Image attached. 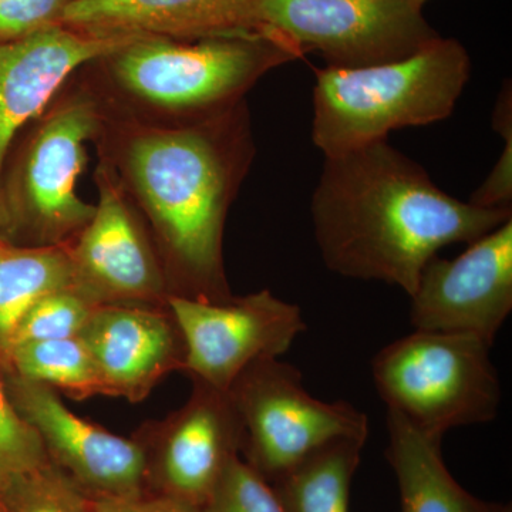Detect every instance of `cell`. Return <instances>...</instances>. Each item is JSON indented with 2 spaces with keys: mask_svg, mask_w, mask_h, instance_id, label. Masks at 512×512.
<instances>
[{
  "mask_svg": "<svg viewBox=\"0 0 512 512\" xmlns=\"http://www.w3.org/2000/svg\"><path fill=\"white\" fill-rule=\"evenodd\" d=\"M311 215L329 271L399 286L410 296L441 248L476 241L511 220L512 210L458 201L426 168L380 140L325 157Z\"/></svg>",
  "mask_w": 512,
  "mask_h": 512,
  "instance_id": "obj_1",
  "label": "cell"
},
{
  "mask_svg": "<svg viewBox=\"0 0 512 512\" xmlns=\"http://www.w3.org/2000/svg\"><path fill=\"white\" fill-rule=\"evenodd\" d=\"M120 141L119 180L150 224L171 296L224 301L229 207L255 148L244 101L187 124H137Z\"/></svg>",
  "mask_w": 512,
  "mask_h": 512,
  "instance_id": "obj_2",
  "label": "cell"
},
{
  "mask_svg": "<svg viewBox=\"0 0 512 512\" xmlns=\"http://www.w3.org/2000/svg\"><path fill=\"white\" fill-rule=\"evenodd\" d=\"M306 52L278 30L178 40L138 36L97 60L127 100L175 124L234 109L264 74Z\"/></svg>",
  "mask_w": 512,
  "mask_h": 512,
  "instance_id": "obj_3",
  "label": "cell"
},
{
  "mask_svg": "<svg viewBox=\"0 0 512 512\" xmlns=\"http://www.w3.org/2000/svg\"><path fill=\"white\" fill-rule=\"evenodd\" d=\"M315 74L312 141L329 157L446 120L470 80L471 59L458 40L440 37L399 62Z\"/></svg>",
  "mask_w": 512,
  "mask_h": 512,
  "instance_id": "obj_4",
  "label": "cell"
},
{
  "mask_svg": "<svg viewBox=\"0 0 512 512\" xmlns=\"http://www.w3.org/2000/svg\"><path fill=\"white\" fill-rule=\"evenodd\" d=\"M15 170L0 187L6 241L23 247H60L92 221L96 205L77 195L87 163V143L103 130V107L79 90L53 101L35 120Z\"/></svg>",
  "mask_w": 512,
  "mask_h": 512,
  "instance_id": "obj_5",
  "label": "cell"
},
{
  "mask_svg": "<svg viewBox=\"0 0 512 512\" xmlns=\"http://www.w3.org/2000/svg\"><path fill=\"white\" fill-rule=\"evenodd\" d=\"M490 350L476 336L414 329L373 357V382L387 410L443 439L498 416L501 383Z\"/></svg>",
  "mask_w": 512,
  "mask_h": 512,
  "instance_id": "obj_6",
  "label": "cell"
},
{
  "mask_svg": "<svg viewBox=\"0 0 512 512\" xmlns=\"http://www.w3.org/2000/svg\"><path fill=\"white\" fill-rule=\"evenodd\" d=\"M228 394L244 431L241 453L269 483L330 443L369 439L365 413L345 400L316 399L302 373L279 357L249 366Z\"/></svg>",
  "mask_w": 512,
  "mask_h": 512,
  "instance_id": "obj_7",
  "label": "cell"
},
{
  "mask_svg": "<svg viewBox=\"0 0 512 512\" xmlns=\"http://www.w3.org/2000/svg\"><path fill=\"white\" fill-rule=\"evenodd\" d=\"M256 23L342 70L399 62L441 37L417 0H256Z\"/></svg>",
  "mask_w": 512,
  "mask_h": 512,
  "instance_id": "obj_8",
  "label": "cell"
},
{
  "mask_svg": "<svg viewBox=\"0 0 512 512\" xmlns=\"http://www.w3.org/2000/svg\"><path fill=\"white\" fill-rule=\"evenodd\" d=\"M167 303L183 333V372L220 392L259 360L285 355L306 330L302 309L269 289L217 302L170 296Z\"/></svg>",
  "mask_w": 512,
  "mask_h": 512,
  "instance_id": "obj_9",
  "label": "cell"
},
{
  "mask_svg": "<svg viewBox=\"0 0 512 512\" xmlns=\"http://www.w3.org/2000/svg\"><path fill=\"white\" fill-rule=\"evenodd\" d=\"M92 221L67 245L73 288L101 305H168L170 285L150 231L107 161L96 171Z\"/></svg>",
  "mask_w": 512,
  "mask_h": 512,
  "instance_id": "obj_10",
  "label": "cell"
},
{
  "mask_svg": "<svg viewBox=\"0 0 512 512\" xmlns=\"http://www.w3.org/2000/svg\"><path fill=\"white\" fill-rule=\"evenodd\" d=\"M3 376L13 406L36 431L50 463L87 497L146 493L147 457L137 437L126 439L82 419L46 384Z\"/></svg>",
  "mask_w": 512,
  "mask_h": 512,
  "instance_id": "obj_11",
  "label": "cell"
},
{
  "mask_svg": "<svg viewBox=\"0 0 512 512\" xmlns=\"http://www.w3.org/2000/svg\"><path fill=\"white\" fill-rule=\"evenodd\" d=\"M454 259L434 256L410 295L414 329L463 333L493 348L512 311V218Z\"/></svg>",
  "mask_w": 512,
  "mask_h": 512,
  "instance_id": "obj_12",
  "label": "cell"
},
{
  "mask_svg": "<svg viewBox=\"0 0 512 512\" xmlns=\"http://www.w3.org/2000/svg\"><path fill=\"white\" fill-rule=\"evenodd\" d=\"M194 383L191 397L136 434L165 495L204 507L232 457L241 453V419L228 392Z\"/></svg>",
  "mask_w": 512,
  "mask_h": 512,
  "instance_id": "obj_13",
  "label": "cell"
},
{
  "mask_svg": "<svg viewBox=\"0 0 512 512\" xmlns=\"http://www.w3.org/2000/svg\"><path fill=\"white\" fill-rule=\"evenodd\" d=\"M138 36H99L67 26L0 42V184L12 141L39 119L67 80Z\"/></svg>",
  "mask_w": 512,
  "mask_h": 512,
  "instance_id": "obj_14",
  "label": "cell"
},
{
  "mask_svg": "<svg viewBox=\"0 0 512 512\" xmlns=\"http://www.w3.org/2000/svg\"><path fill=\"white\" fill-rule=\"evenodd\" d=\"M79 338L92 353L106 396L140 403L164 377L184 370L183 333L168 305H101Z\"/></svg>",
  "mask_w": 512,
  "mask_h": 512,
  "instance_id": "obj_15",
  "label": "cell"
},
{
  "mask_svg": "<svg viewBox=\"0 0 512 512\" xmlns=\"http://www.w3.org/2000/svg\"><path fill=\"white\" fill-rule=\"evenodd\" d=\"M62 25L99 36L178 40L261 30L256 0H74Z\"/></svg>",
  "mask_w": 512,
  "mask_h": 512,
  "instance_id": "obj_16",
  "label": "cell"
},
{
  "mask_svg": "<svg viewBox=\"0 0 512 512\" xmlns=\"http://www.w3.org/2000/svg\"><path fill=\"white\" fill-rule=\"evenodd\" d=\"M386 458L399 484L402 512H511V505L488 503L454 480L441 453L440 437L429 436L387 410Z\"/></svg>",
  "mask_w": 512,
  "mask_h": 512,
  "instance_id": "obj_17",
  "label": "cell"
},
{
  "mask_svg": "<svg viewBox=\"0 0 512 512\" xmlns=\"http://www.w3.org/2000/svg\"><path fill=\"white\" fill-rule=\"evenodd\" d=\"M67 245L23 247L0 239V369L29 309L43 296L73 286Z\"/></svg>",
  "mask_w": 512,
  "mask_h": 512,
  "instance_id": "obj_18",
  "label": "cell"
},
{
  "mask_svg": "<svg viewBox=\"0 0 512 512\" xmlns=\"http://www.w3.org/2000/svg\"><path fill=\"white\" fill-rule=\"evenodd\" d=\"M365 441L339 440L272 481L285 512H349L350 487Z\"/></svg>",
  "mask_w": 512,
  "mask_h": 512,
  "instance_id": "obj_19",
  "label": "cell"
},
{
  "mask_svg": "<svg viewBox=\"0 0 512 512\" xmlns=\"http://www.w3.org/2000/svg\"><path fill=\"white\" fill-rule=\"evenodd\" d=\"M2 372L46 384L74 400L106 396L92 353L79 336L13 346Z\"/></svg>",
  "mask_w": 512,
  "mask_h": 512,
  "instance_id": "obj_20",
  "label": "cell"
},
{
  "mask_svg": "<svg viewBox=\"0 0 512 512\" xmlns=\"http://www.w3.org/2000/svg\"><path fill=\"white\" fill-rule=\"evenodd\" d=\"M97 308L96 303L73 286L49 293L19 323L10 349L22 343L76 338Z\"/></svg>",
  "mask_w": 512,
  "mask_h": 512,
  "instance_id": "obj_21",
  "label": "cell"
},
{
  "mask_svg": "<svg viewBox=\"0 0 512 512\" xmlns=\"http://www.w3.org/2000/svg\"><path fill=\"white\" fill-rule=\"evenodd\" d=\"M0 497L8 512H93L89 497L50 461L13 481Z\"/></svg>",
  "mask_w": 512,
  "mask_h": 512,
  "instance_id": "obj_22",
  "label": "cell"
},
{
  "mask_svg": "<svg viewBox=\"0 0 512 512\" xmlns=\"http://www.w3.org/2000/svg\"><path fill=\"white\" fill-rule=\"evenodd\" d=\"M49 461L42 441L10 400L0 369V493Z\"/></svg>",
  "mask_w": 512,
  "mask_h": 512,
  "instance_id": "obj_23",
  "label": "cell"
},
{
  "mask_svg": "<svg viewBox=\"0 0 512 512\" xmlns=\"http://www.w3.org/2000/svg\"><path fill=\"white\" fill-rule=\"evenodd\" d=\"M202 512H285L274 487L247 461L229 460Z\"/></svg>",
  "mask_w": 512,
  "mask_h": 512,
  "instance_id": "obj_24",
  "label": "cell"
},
{
  "mask_svg": "<svg viewBox=\"0 0 512 512\" xmlns=\"http://www.w3.org/2000/svg\"><path fill=\"white\" fill-rule=\"evenodd\" d=\"M493 126L504 138V150L487 180L470 198V204L490 210H512V89L511 80L498 94Z\"/></svg>",
  "mask_w": 512,
  "mask_h": 512,
  "instance_id": "obj_25",
  "label": "cell"
},
{
  "mask_svg": "<svg viewBox=\"0 0 512 512\" xmlns=\"http://www.w3.org/2000/svg\"><path fill=\"white\" fill-rule=\"evenodd\" d=\"M74 0H0V42L25 39L62 25Z\"/></svg>",
  "mask_w": 512,
  "mask_h": 512,
  "instance_id": "obj_26",
  "label": "cell"
},
{
  "mask_svg": "<svg viewBox=\"0 0 512 512\" xmlns=\"http://www.w3.org/2000/svg\"><path fill=\"white\" fill-rule=\"evenodd\" d=\"M93 512H202L200 507L170 495L147 493L136 497L89 498Z\"/></svg>",
  "mask_w": 512,
  "mask_h": 512,
  "instance_id": "obj_27",
  "label": "cell"
},
{
  "mask_svg": "<svg viewBox=\"0 0 512 512\" xmlns=\"http://www.w3.org/2000/svg\"><path fill=\"white\" fill-rule=\"evenodd\" d=\"M0 239H5L6 241V215L2 197H0Z\"/></svg>",
  "mask_w": 512,
  "mask_h": 512,
  "instance_id": "obj_28",
  "label": "cell"
},
{
  "mask_svg": "<svg viewBox=\"0 0 512 512\" xmlns=\"http://www.w3.org/2000/svg\"><path fill=\"white\" fill-rule=\"evenodd\" d=\"M0 512H8V510H6L5 504H3L2 497H0Z\"/></svg>",
  "mask_w": 512,
  "mask_h": 512,
  "instance_id": "obj_29",
  "label": "cell"
},
{
  "mask_svg": "<svg viewBox=\"0 0 512 512\" xmlns=\"http://www.w3.org/2000/svg\"><path fill=\"white\" fill-rule=\"evenodd\" d=\"M417 2L421 3V5H424V3L427 2V0H417Z\"/></svg>",
  "mask_w": 512,
  "mask_h": 512,
  "instance_id": "obj_30",
  "label": "cell"
}]
</instances>
